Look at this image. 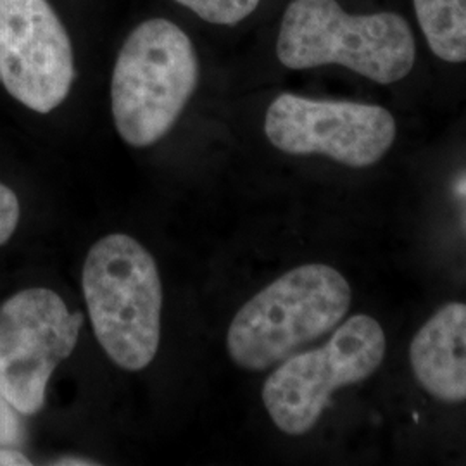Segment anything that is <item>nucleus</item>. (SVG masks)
Wrapping results in <instances>:
<instances>
[{
	"instance_id": "13",
	"label": "nucleus",
	"mask_w": 466,
	"mask_h": 466,
	"mask_svg": "<svg viewBox=\"0 0 466 466\" xmlns=\"http://www.w3.org/2000/svg\"><path fill=\"white\" fill-rule=\"evenodd\" d=\"M19 223V200L7 187L0 184V246H4L13 233L16 232Z\"/></svg>"
},
{
	"instance_id": "2",
	"label": "nucleus",
	"mask_w": 466,
	"mask_h": 466,
	"mask_svg": "<svg viewBox=\"0 0 466 466\" xmlns=\"http://www.w3.org/2000/svg\"><path fill=\"white\" fill-rule=\"evenodd\" d=\"M277 56L289 69L340 65L377 84H396L415 65L411 28L396 13L354 16L337 0H292Z\"/></svg>"
},
{
	"instance_id": "9",
	"label": "nucleus",
	"mask_w": 466,
	"mask_h": 466,
	"mask_svg": "<svg viewBox=\"0 0 466 466\" xmlns=\"http://www.w3.org/2000/svg\"><path fill=\"white\" fill-rule=\"evenodd\" d=\"M410 360L433 398L466 400V304L452 302L439 309L415 335Z\"/></svg>"
},
{
	"instance_id": "7",
	"label": "nucleus",
	"mask_w": 466,
	"mask_h": 466,
	"mask_svg": "<svg viewBox=\"0 0 466 466\" xmlns=\"http://www.w3.org/2000/svg\"><path fill=\"white\" fill-rule=\"evenodd\" d=\"M265 132L287 154H321L350 167H365L390 149L396 121L380 106L282 94L268 107Z\"/></svg>"
},
{
	"instance_id": "4",
	"label": "nucleus",
	"mask_w": 466,
	"mask_h": 466,
	"mask_svg": "<svg viewBox=\"0 0 466 466\" xmlns=\"http://www.w3.org/2000/svg\"><path fill=\"white\" fill-rule=\"evenodd\" d=\"M350 299V283L335 268H294L238 309L227 333L228 354L237 367L263 371L333 330Z\"/></svg>"
},
{
	"instance_id": "14",
	"label": "nucleus",
	"mask_w": 466,
	"mask_h": 466,
	"mask_svg": "<svg viewBox=\"0 0 466 466\" xmlns=\"http://www.w3.org/2000/svg\"><path fill=\"white\" fill-rule=\"evenodd\" d=\"M0 465L13 466V465H32V461L19 451L15 448H0Z\"/></svg>"
},
{
	"instance_id": "6",
	"label": "nucleus",
	"mask_w": 466,
	"mask_h": 466,
	"mask_svg": "<svg viewBox=\"0 0 466 466\" xmlns=\"http://www.w3.org/2000/svg\"><path fill=\"white\" fill-rule=\"evenodd\" d=\"M84 315L49 289H26L0 306V394L19 415H36L54 370L76 348Z\"/></svg>"
},
{
	"instance_id": "16",
	"label": "nucleus",
	"mask_w": 466,
	"mask_h": 466,
	"mask_svg": "<svg viewBox=\"0 0 466 466\" xmlns=\"http://www.w3.org/2000/svg\"><path fill=\"white\" fill-rule=\"evenodd\" d=\"M456 194H458V196H463V198H466V178L460 180L458 185H456Z\"/></svg>"
},
{
	"instance_id": "11",
	"label": "nucleus",
	"mask_w": 466,
	"mask_h": 466,
	"mask_svg": "<svg viewBox=\"0 0 466 466\" xmlns=\"http://www.w3.org/2000/svg\"><path fill=\"white\" fill-rule=\"evenodd\" d=\"M177 4L190 9L200 19L232 26L249 17L259 5V0H175Z\"/></svg>"
},
{
	"instance_id": "1",
	"label": "nucleus",
	"mask_w": 466,
	"mask_h": 466,
	"mask_svg": "<svg viewBox=\"0 0 466 466\" xmlns=\"http://www.w3.org/2000/svg\"><path fill=\"white\" fill-rule=\"evenodd\" d=\"M88 317L100 348L127 371L154 361L161 340L163 287L149 250L111 233L88 250L82 273Z\"/></svg>"
},
{
	"instance_id": "15",
	"label": "nucleus",
	"mask_w": 466,
	"mask_h": 466,
	"mask_svg": "<svg viewBox=\"0 0 466 466\" xmlns=\"http://www.w3.org/2000/svg\"><path fill=\"white\" fill-rule=\"evenodd\" d=\"M54 465L57 466H94L97 465L96 461H90V460H85V458H63L59 461H56Z\"/></svg>"
},
{
	"instance_id": "12",
	"label": "nucleus",
	"mask_w": 466,
	"mask_h": 466,
	"mask_svg": "<svg viewBox=\"0 0 466 466\" xmlns=\"http://www.w3.org/2000/svg\"><path fill=\"white\" fill-rule=\"evenodd\" d=\"M25 442V427L16 408L0 394V448H16Z\"/></svg>"
},
{
	"instance_id": "8",
	"label": "nucleus",
	"mask_w": 466,
	"mask_h": 466,
	"mask_svg": "<svg viewBox=\"0 0 466 466\" xmlns=\"http://www.w3.org/2000/svg\"><path fill=\"white\" fill-rule=\"evenodd\" d=\"M73 82V46L49 0H0V85L47 115L66 100Z\"/></svg>"
},
{
	"instance_id": "3",
	"label": "nucleus",
	"mask_w": 466,
	"mask_h": 466,
	"mask_svg": "<svg viewBox=\"0 0 466 466\" xmlns=\"http://www.w3.org/2000/svg\"><path fill=\"white\" fill-rule=\"evenodd\" d=\"M199 84L192 40L175 23H140L116 57L111 107L117 134L132 147H149L175 127Z\"/></svg>"
},
{
	"instance_id": "5",
	"label": "nucleus",
	"mask_w": 466,
	"mask_h": 466,
	"mask_svg": "<svg viewBox=\"0 0 466 466\" xmlns=\"http://www.w3.org/2000/svg\"><path fill=\"white\" fill-rule=\"evenodd\" d=\"M385 335L375 318L344 321L321 348L292 354L263 385V402L273 423L289 435L309 432L330 396L361 382L382 365Z\"/></svg>"
},
{
	"instance_id": "10",
	"label": "nucleus",
	"mask_w": 466,
	"mask_h": 466,
	"mask_svg": "<svg viewBox=\"0 0 466 466\" xmlns=\"http://www.w3.org/2000/svg\"><path fill=\"white\" fill-rule=\"evenodd\" d=\"M413 4L433 54L448 63H465L466 0H413Z\"/></svg>"
}]
</instances>
